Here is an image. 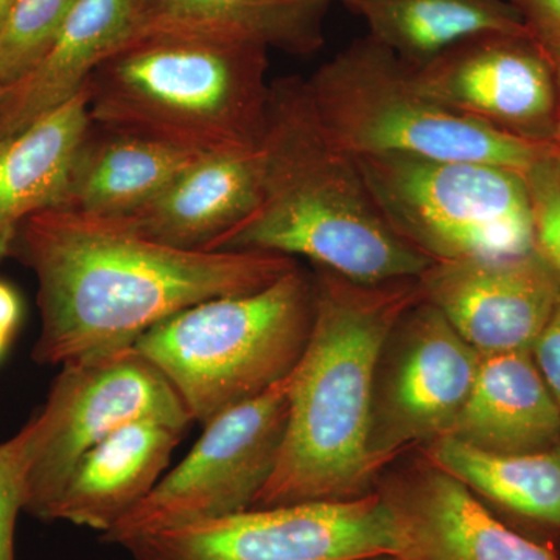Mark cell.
<instances>
[{
	"label": "cell",
	"mask_w": 560,
	"mask_h": 560,
	"mask_svg": "<svg viewBox=\"0 0 560 560\" xmlns=\"http://www.w3.org/2000/svg\"><path fill=\"white\" fill-rule=\"evenodd\" d=\"M383 497L404 560H558L497 521L464 482L438 467Z\"/></svg>",
	"instance_id": "cell-14"
},
{
	"label": "cell",
	"mask_w": 560,
	"mask_h": 560,
	"mask_svg": "<svg viewBox=\"0 0 560 560\" xmlns=\"http://www.w3.org/2000/svg\"><path fill=\"white\" fill-rule=\"evenodd\" d=\"M2 91H3V88H2V86H0V94H2Z\"/></svg>",
	"instance_id": "cell-35"
},
{
	"label": "cell",
	"mask_w": 560,
	"mask_h": 560,
	"mask_svg": "<svg viewBox=\"0 0 560 560\" xmlns=\"http://www.w3.org/2000/svg\"><path fill=\"white\" fill-rule=\"evenodd\" d=\"M9 257L38 282V364L132 348L176 313L271 285L298 267L264 250H186L147 241L117 221L54 208L28 217Z\"/></svg>",
	"instance_id": "cell-1"
},
{
	"label": "cell",
	"mask_w": 560,
	"mask_h": 560,
	"mask_svg": "<svg viewBox=\"0 0 560 560\" xmlns=\"http://www.w3.org/2000/svg\"><path fill=\"white\" fill-rule=\"evenodd\" d=\"M61 410L60 390L51 386L46 404L20 433L0 444V560H16L14 530L18 515L25 511L28 474L44 441L57 425Z\"/></svg>",
	"instance_id": "cell-24"
},
{
	"label": "cell",
	"mask_w": 560,
	"mask_h": 560,
	"mask_svg": "<svg viewBox=\"0 0 560 560\" xmlns=\"http://www.w3.org/2000/svg\"><path fill=\"white\" fill-rule=\"evenodd\" d=\"M136 32V0H79L35 68L0 94V139L72 101Z\"/></svg>",
	"instance_id": "cell-17"
},
{
	"label": "cell",
	"mask_w": 560,
	"mask_h": 560,
	"mask_svg": "<svg viewBox=\"0 0 560 560\" xmlns=\"http://www.w3.org/2000/svg\"><path fill=\"white\" fill-rule=\"evenodd\" d=\"M555 145H556V150H558V153L560 154V127L558 130V135H556V138H555Z\"/></svg>",
	"instance_id": "cell-34"
},
{
	"label": "cell",
	"mask_w": 560,
	"mask_h": 560,
	"mask_svg": "<svg viewBox=\"0 0 560 560\" xmlns=\"http://www.w3.org/2000/svg\"><path fill=\"white\" fill-rule=\"evenodd\" d=\"M523 178L533 213L534 248L560 278V154L555 143Z\"/></svg>",
	"instance_id": "cell-26"
},
{
	"label": "cell",
	"mask_w": 560,
	"mask_h": 560,
	"mask_svg": "<svg viewBox=\"0 0 560 560\" xmlns=\"http://www.w3.org/2000/svg\"><path fill=\"white\" fill-rule=\"evenodd\" d=\"M368 25V36L411 69L464 40L490 33L530 32L508 0H335Z\"/></svg>",
	"instance_id": "cell-22"
},
{
	"label": "cell",
	"mask_w": 560,
	"mask_h": 560,
	"mask_svg": "<svg viewBox=\"0 0 560 560\" xmlns=\"http://www.w3.org/2000/svg\"><path fill=\"white\" fill-rule=\"evenodd\" d=\"M401 324V352L372 429L378 466L410 442L448 433L474 389L482 357L425 300Z\"/></svg>",
	"instance_id": "cell-13"
},
{
	"label": "cell",
	"mask_w": 560,
	"mask_h": 560,
	"mask_svg": "<svg viewBox=\"0 0 560 560\" xmlns=\"http://www.w3.org/2000/svg\"><path fill=\"white\" fill-rule=\"evenodd\" d=\"M534 361L560 408V296L533 348Z\"/></svg>",
	"instance_id": "cell-28"
},
{
	"label": "cell",
	"mask_w": 560,
	"mask_h": 560,
	"mask_svg": "<svg viewBox=\"0 0 560 560\" xmlns=\"http://www.w3.org/2000/svg\"><path fill=\"white\" fill-rule=\"evenodd\" d=\"M445 436L499 455L555 447L560 436V408L533 352L482 355L469 399Z\"/></svg>",
	"instance_id": "cell-18"
},
{
	"label": "cell",
	"mask_w": 560,
	"mask_h": 560,
	"mask_svg": "<svg viewBox=\"0 0 560 560\" xmlns=\"http://www.w3.org/2000/svg\"><path fill=\"white\" fill-rule=\"evenodd\" d=\"M11 338L7 337V335L0 334V359H2L3 353H5L7 348H9Z\"/></svg>",
	"instance_id": "cell-31"
},
{
	"label": "cell",
	"mask_w": 560,
	"mask_h": 560,
	"mask_svg": "<svg viewBox=\"0 0 560 560\" xmlns=\"http://www.w3.org/2000/svg\"><path fill=\"white\" fill-rule=\"evenodd\" d=\"M184 433L160 420L114 431L81 456L44 522L108 533L156 488Z\"/></svg>",
	"instance_id": "cell-16"
},
{
	"label": "cell",
	"mask_w": 560,
	"mask_h": 560,
	"mask_svg": "<svg viewBox=\"0 0 560 560\" xmlns=\"http://www.w3.org/2000/svg\"><path fill=\"white\" fill-rule=\"evenodd\" d=\"M260 160L256 209L205 250L301 256L361 283L418 278L430 267L383 219L357 158L324 130L307 80L271 81Z\"/></svg>",
	"instance_id": "cell-3"
},
{
	"label": "cell",
	"mask_w": 560,
	"mask_h": 560,
	"mask_svg": "<svg viewBox=\"0 0 560 560\" xmlns=\"http://www.w3.org/2000/svg\"><path fill=\"white\" fill-rule=\"evenodd\" d=\"M551 57H560V0H508Z\"/></svg>",
	"instance_id": "cell-27"
},
{
	"label": "cell",
	"mask_w": 560,
	"mask_h": 560,
	"mask_svg": "<svg viewBox=\"0 0 560 560\" xmlns=\"http://www.w3.org/2000/svg\"><path fill=\"white\" fill-rule=\"evenodd\" d=\"M313 313V280L296 267L254 293L176 313L145 331L135 348L171 381L194 422L206 425L296 368Z\"/></svg>",
	"instance_id": "cell-5"
},
{
	"label": "cell",
	"mask_w": 560,
	"mask_h": 560,
	"mask_svg": "<svg viewBox=\"0 0 560 560\" xmlns=\"http://www.w3.org/2000/svg\"><path fill=\"white\" fill-rule=\"evenodd\" d=\"M307 348L291 372L278 463L250 510L364 497L372 453L374 377L401 319L423 301L418 278L361 283L318 267Z\"/></svg>",
	"instance_id": "cell-2"
},
{
	"label": "cell",
	"mask_w": 560,
	"mask_h": 560,
	"mask_svg": "<svg viewBox=\"0 0 560 560\" xmlns=\"http://www.w3.org/2000/svg\"><path fill=\"white\" fill-rule=\"evenodd\" d=\"M291 372L206 423L183 463L102 539L124 547L161 530L250 510L278 463L289 420Z\"/></svg>",
	"instance_id": "cell-8"
},
{
	"label": "cell",
	"mask_w": 560,
	"mask_h": 560,
	"mask_svg": "<svg viewBox=\"0 0 560 560\" xmlns=\"http://www.w3.org/2000/svg\"><path fill=\"white\" fill-rule=\"evenodd\" d=\"M364 560H404V559L399 558V556H396V555H383V556H377V558H370V559H364Z\"/></svg>",
	"instance_id": "cell-32"
},
{
	"label": "cell",
	"mask_w": 560,
	"mask_h": 560,
	"mask_svg": "<svg viewBox=\"0 0 560 560\" xmlns=\"http://www.w3.org/2000/svg\"><path fill=\"white\" fill-rule=\"evenodd\" d=\"M268 47L183 33H135L86 83L91 120L198 154L259 150Z\"/></svg>",
	"instance_id": "cell-4"
},
{
	"label": "cell",
	"mask_w": 560,
	"mask_h": 560,
	"mask_svg": "<svg viewBox=\"0 0 560 560\" xmlns=\"http://www.w3.org/2000/svg\"><path fill=\"white\" fill-rule=\"evenodd\" d=\"M21 312V300L16 291L0 280V334L13 338L20 326Z\"/></svg>",
	"instance_id": "cell-29"
},
{
	"label": "cell",
	"mask_w": 560,
	"mask_h": 560,
	"mask_svg": "<svg viewBox=\"0 0 560 560\" xmlns=\"http://www.w3.org/2000/svg\"><path fill=\"white\" fill-rule=\"evenodd\" d=\"M79 0H16L0 25V86L22 79L50 49Z\"/></svg>",
	"instance_id": "cell-25"
},
{
	"label": "cell",
	"mask_w": 560,
	"mask_h": 560,
	"mask_svg": "<svg viewBox=\"0 0 560 560\" xmlns=\"http://www.w3.org/2000/svg\"><path fill=\"white\" fill-rule=\"evenodd\" d=\"M91 125L86 88L24 130L0 139V264L28 217L60 208Z\"/></svg>",
	"instance_id": "cell-20"
},
{
	"label": "cell",
	"mask_w": 560,
	"mask_h": 560,
	"mask_svg": "<svg viewBox=\"0 0 560 560\" xmlns=\"http://www.w3.org/2000/svg\"><path fill=\"white\" fill-rule=\"evenodd\" d=\"M357 161L390 230L431 264L514 257L536 249L521 172L404 154Z\"/></svg>",
	"instance_id": "cell-7"
},
{
	"label": "cell",
	"mask_w": 560,
	"mask_h": 560,
	"mask_svg": "<svg viewBox=\"0 0 560 560\" xmlns=\"http://www.w3.org/2000/svg\"><path fill=\"white\" fill-rule=\"evenodd\" d=\"M260 168V147L249 153L208 154L135 212L109 220L147 241L205 250L256 209Z\"/></svg>",
	"instance_id": "cell-15"
},
{
	"label": "cell",
	"mask_w": 560,
	"mask_h": 560,
	"mask_svg": "<svg viewBox=\"0 0 560 560\" xmlns=\"http://www.w3.org/2000/svg\"><path fill=\"white\" fill-rule=\"evenodd\" d=\"M552 61H555L556 70H558V79H559V86H560V57H551Z\"/></svg>",
	"instance_id": "cell-33"
},
{
	"label": "cell",
	"mask_w": 560,
	"mask_h": 560,
	"mask_svg": "<svg viewBox=\"0 0 560 560\" xmlns=\"http://www.w3.org/2000/svg\"><path fill=\"white\" fill-rule=\"evenodd\" d=\"M51 385L61 393V416L33 460L25 501V512L43 522L81 456L114 431L139 420L186 431L194 423L171 381L135 346L69 361Z\"/></svg>",
	"instance_id": "cell-10"
},
{
	"label": "cell",
	"mask_w": 560,
	"mask_h": 560,
	"mask_svg": "<svg viewBox=\"0 0 560 560\" xmlns=\"http://www.w3.org/2000/svg\"><path fill=\"white\" fill-rule=\"evenodd\" d=\"M412 75L427 97L458 116L515 138L555 142L558 70L533 32L464 40Z\"/></svg>",
	"instance_id": "cell-11"
},
{
	"label": "cell",
	"mask_w": 560,
	"mask_h": 560,
	"mask_svg": "<svg viewBox=\"0 0 560 560\" xmlns=\"http://www.w3.org/2000/svg\"><path fill=\"white\" fill-rule=\"evenodd\" d=\"M132 560H364L400 552L383 495L257 508L124 545Z\"/></svg>",
	"instance_id": "cell-9"
},
{
	"label": "cell",
	"mask_w": 560,
	"mask_h": 560,
	"mask_svg": "<svg viewBox=\"0 0 560 560\" xmlns=\"http://www.w3.org/2000/svg\"><path fill=\"white\" fill-rule=\"evenodd\" d=\"M208 154L103 127L91 120L81 140L61 209L121 219L135 212L176 176Z\"/></svg>",
	"instance_id": "cell-19"
},
{
	"label": "cell",
	"mask_w": 560,
	"mask_h": 560,
	"mask_svg": "<svg viewBox=\"0 0 560 560\" xmlns=\"http://www.w3.org/2000/svg\"><path fill=\"white\" fill-rule=\"evenodd\" d=\"M429 456L434 467L501 506L560 526V447L499 455L442 436L433 441Z\"/></svg>",
	"instance_id": "cell-23"
},
{
	"label": "cell",
	"mask_w": 560,
	"mask_h": 560,
	"mask_svg": "<svg viewBox=\"0 0 560 560\" xmlns=\"http://www.w3.org/2000/svg\"><path fill=\"white\" fill-rule=\"evenodd\" d=\"M324 130L353 158L404 154L486 162L525 173L555 142L515 138L431 101L410 66L370 36L307 80Z\"/></svg>",
	"instance_id": "cell-6"
},
{
	"label": "cell",
	"mask_w": 560,
	"mask_h": 560,
	"mask_svg": "<svg viewBox=\"0 0 560 560\" xmlns=\"http://www.w3.org/2000/svg\"><path fill=\"white\" fill-rule=\"evenodd\" d=\"M430 302L481 355L533 352L560 296L536 249L514 257L434 261L418 276Z\"/></svg>",
	"instance_id": "cell-12"
},
{
	"label": "cell",
	"mask_w": 560,
	"mask_h": 560,
	"mask_svg": "<svg viewBox=\"0 0 560 560\" xmlns=\"http://www.w3.org/2000/svg\"><path fill=\"white\" fill-rule=\"evenodd\" d=\"M14 2H16V0H0V25H2L5 18L9 16Z\"/></svg>",
	"instance_id": "cell-30"
},
{
	"label": "cell",
	"mask_w": 560,
	"mask_h": 560,
	"mask_svg": "<svg viewBox=\"0 0 560 560\" xmlns=\"http://www.w3.org/2000/svg\"><path fill=\"white\" fill-rule=\"evenodd\" d=\"M335 0H136L135 33H183L254 40L290 55L324 46Z\"/></svg>",
	"instance_id": "cell-21"
}]
</instances>
